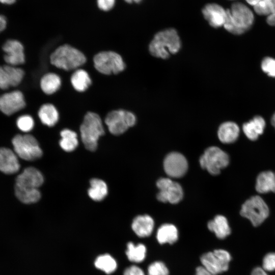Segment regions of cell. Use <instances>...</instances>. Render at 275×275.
<instances>
[{"label":"cell","mask_w":275,"mask_h":275,"mask_svg":"<svg viewBox=\"0 0 275 275\" xmlns=\"http://www.w3.org/2000/svg\"><path fill=\"white\" fill-rule=\"evenodd\" d=\"M261 69L269 76L275 77V59L266 57L262 61Z\"/></svg>","instance_id":"8d00e7d4"},{"label":"cell","mask_w":275,"mask_h":275,"mask_svg":"<svg viewBox=\"0 0 275 275\" xmlns=\"http://www.w3.org/2000/svg\"><path fill=\"white\" fill-rule=\"evenodd\" d=\"M50 59L53 65L65 70L76 69L86 61V57L81 51L67 44L58 47Z\"/></svg>","instance_id":"277c9868"},{"label":"cell","mask_w":275,"mask_h":275,"mask_svg":"<svg viewBox=\"0 0 275 275\" xmlns=\"http://www.w3.org/2000/svg\"><path fill=\"white\" fill-rule=\"evenodd\" d=\"M5 54L4 59L8 65L16 66L25 62L24 49L22 44L16 40H8L3 45Z\"/></svg>","instance_id":"4fadbf2b"},{"label":"cell","mask_w":275,"mask_h":275,"mask_svg":"<svg viewBox=\"0 0 275 275\" xmlns=\"http://www.w3.org/2000/svg\"><path fill=\"white\" fill-rule=\"evenodd\" d=\"M71 82L72 86L78 92L86 91L91 85V79L84 70H76L72 75Z\"/></svg>","instance_id":"f1b7e54d"},{"label":"cell","mask_w":275,"mask_h":275,"mask_svg":"<svg viewBox=\"0 0 275 275\" xmlns=\"http://www.w3.org/2000/svg\"><path fill=\"white\" fill-rule=\"evenodd\" d=\"M254 9L258 15L268 16L275 11V0H261Z\"/></svg>","instance_id":"d6a6232c"},{"label":"cell","mask_w":275,"mask_h":275,"mask_svg":"<svg viewBox=\"0 0 275 275\" xmlns=\"http://www.w3.org/2000/svg\"><path fill=\"white\" fill-rule=\"evenodd\" d=\"M261 267L267 272L275 271V252H269L264 255Z\"/></svg>","instance_id":"d590c367"},{"label":"cell","mask_w":275,"mask_h":275,"mask_svg":"<svg viewBox=\"0 0 275 275\" xmlns=\"http://www.w3.org/2000/svg\"><path fill=\"white\" fill-rule=\"evenodd\" d=\"M95 69L102 74H117L125 68V64L121 56L114 51H102L94 58Z\"/></svg>","instance_id":"9c48e42d"},{"label":"cell","mask_w":275,"mask_h":275,"mask_svg":"<svg viewBox=\"0 0 275 275\" xmlns=\"http://www.w3.org/2000/svg\"><path fill=\"white\" fill-rule=\"evenodd\" d=\"M156 238L160 244H173L178 238V231L177 228L171 224H164L158 228Z\"/></svg>","instance_id":"cb8c5ba5"},{"label":"cell","mask_w":275,"mask_h":275,"mask_svg":"<svg viewBox=\"0 0 275 275\" xmlns=\"http://www.w3.org/2000/svg\"><path fill=\"white\" fill-rule=\"evenodd\" d=\"M250 275H269L268 272L265 271L261 266H256L254 267Z\"/></svg>","instance_id":"ab89813d"},{"label":"cell","mask_w":275,"mask_h":275,"mask_svg":"<svg viewBox=\"0 0 275 275\" xmlns=\"http://www.w3.org/2000/svg\"><path fill=\"white\" fill-rule=\"evenodd\" d=\"M24 75V71L15 66L6 65L0 66V89H8L18 86Z\"/></svg>","instance_id":"5bb4252c"},{"label":"cell","mask_w":275,"mask_h":275,"mask_svg":"<svg viewBox=\"0 0 275 275\" xmlns=\"http://www.w3.org/2000/svg\"><path fill=\"white\" fill-rule=\"evenodd\" d=\"M147 249L145 245L142 243L135 245L133 242H129L127 244L126 255L128 259L133 262L140 263L145 259Z\"/></svg>","instance_id":"f546056e"},{"label":"cell","mask_w":275,"mask_h":275,"mask_svg":"<svg viewBox=\"0 0 275 275\" xmlns=\"http://www.w3.org/2000/svg\"><path fill=\"white\" fill-rule=\"evenodd\" d=\"M19 168L16 154L9 148H0V171L5 174H12L18 172Z\"/></svg>","instance_id":"e0dca14e"},{"label":"cell","mask_w":275,"mask_h":275,"mask_svg":"<svg viewBox=\"0 0 275 275\" xmlns=\"http://www.w3.org/2000/svg\"><path fill=\"white\" fill-rule=\"evenodd\" d=\"M80 132L81 141L85 148L91 151H95L100 136L104 134L99 116L95 113L88 112L80 126Z\"/></svg>","instance_id":"3957f363"},{"label":"cell","mask_w":275,"mask_h":275,"mask_svg":"<svg viewBox=\"0 0 275 275\" xmlns=\"http://www.w3.org/2000/svg\"><path fill=\"white\" fill-rule=\"evenodd\" d=\"M16 0H0V3L4 4L11 5L14 4Z\"/></svg>","instance_id":"7bdbcfd3"},{"label":"cell","mask_w":275,"mask_h":275,"mask_svg":"<svg viewBox=\"0 0 275 275\" xmlns=\"http://www.w3.org/2000/svg\"><path fill=\"white\" fill-rule=\"evenodd\" d=\"M15 193L17 198L24 204H32L38 202L41 194L38 188H32L15 185Z\"/></svg>","instance_id":"484cf974"},{"label":"cell","mask_w":275,"mask_h":275,"mask_svg":"<svg viewBox=\"0 0 275 275\" xmlns=\"http://www.w3.org/2000/svg\"><path fill=\"white\" fill-rule=\"evenodd\" d=\"M123 275H145L144 271L139 266L131 265L126 268Z\"/></svg>","instance_id":"f35d334b"},{"label":"cell","mask_w":275,"mask_h":275,"mask_svg":"<svg viewBox=\"0 0 275 275\" xmlns=\"http://www.w3.org/2000/svg\"><path fill=\"white\" fill-rule=\"evenodd\" d=\"M227 18L224 28L234 35H241L252 26L254 16L252 11L244 4L233 3L230 9L227 10Z\"/></svg>","instance_id":"7a4b0ae2"},{"label":"cell","mask_w":275,"mask_h":275,"mask_svg":"<svg viewBox=\"0 0 275 275\" xmlns=\"http://www.w3.org/2000/svg\"><path fill=\"white\" fill-rule=\"evenodd\" d=\"M136 122L135 116L132 113L123 109L109 112L105 119V123L109 132L114 135L124 133Z\"/></svg>","instance_id":"30bf717a"},{"label":"cell","mask_w":275,"mask_h":275,"mask_svg":"<svg viewBox=\"0 0 275 275\" xmlns=\"http://www.w3.org/2000/svg\"><path fill=\"white\" fill-rule=\"evenodd\" d=\"M271 123L275 128V113L272 115L271 118Z\"/></svg>","instance_id":"f6af8a7d"},{"label":"cell","mask_w":275,"mask_h":275,"mask_svg":"<svg viewBox=\"0 0 275 275\" xmlns=\"http://www.w3.org/2000/svg\"><path fill=\"white\" fill-rule=\"evenodd\" d=\"M169 271L161 261H155L150 264L147 269V275H169Z\"/></svg>","instance_id":"836d02e7"},{"label":"cell","mask_w":275,"mask_h":275,"mask_svg":"<svg viewBox=\"0 0 275 275\" xmlns=\"http://www.w3.org/2000/svg\"><path fill=\"white\" fill-rule=\"evenodd\" d=\"M201 167L210 174L217 175L221 170L226 168L230 162L228 154L216 146L206 149L199 160Z\"/></svg>","instance_id":"8992f818"},{"label":"cell","mask_w":275,"mask_h":275,"mask_svg":"<svg viewBox=\"0 0 275 275\" xmlns=\"http://www.w3.org/2000/svg\"><path fill=\"white\" fill-rule=\"evenodd\" d=\"M240 129L238 125L232 121L222 123L218 129L217 136L219 141L224 144H232L238 138Z\"/></svg>","instance_id":"ffe728a7"},{"label":"cell","mask_w":275,"mask_h":275,"mask_svg":"<svg viewBox=\"0 0 275 275\" xmlns=\"http://www.w3.org/2000/svg\"><path fill=\"white\" fill-rule=\"evenodd\" d=\"M181 41L177 31L169 28L157 32L149 44V51L155 58L167 59L179 52Z\"/></svg>","instance_id":"6da1fadb"},{"label":"cell","mask_w":275,"mask_h":275,"mask_svg":"<svg viewBox=\"0 0 275 275\" xmlns=\"http://www.w3.org/2000/svg\"><path fill=\"white\" fill-rule=\"evenodd\" d=\"M231 259L230 253L224 249H217L205 253L200 258L202 266L212 275H217L227 271Z\"/></svg>","instance_id":"ba28073f"},{"label":"cell","mask_w":275,"mask_h":275,"mask_svg":"<svg viewBox=\"0 0 275 275\" xmlns=\"http://www.w3.org/2000/svg\"><path fill=\"white\" fill-rule=\"evenodd\" d=\"M265 125L263 118L256 116L248 122L243 124L242 130L249 140L255 141L263 133Z\"/></svg>","instance_id":"44dd1931"},{"label":"cell","mask_w":275,"mask_h":275,"mask_svg":"<svg viewBox=\"0 0 275 275\" xmlns=\"http://www.w3.org/2000/svg\"><path fill=\"white\" fill-rule=\"evenodd\" d=\"M124 1L128 3H139L141 2H142V0H124Z\"/></svg>","instance_id":"ee69618b"},{"label":"cell","mask_w":275,"mask_h":275,"mask_svg":"<svg viewBox=\"0 0 275 275\" xmlns=\"http://www.w3.org/2000/svg\"><path fill=\"white\" fill-rule=\"evenodd\" d=\"M62 139L60 145L62 149L66 152H71L76 149L78 144L77 135L75 132L65 129L61 132Z\"/></svg>","instance_id":"4dcf8cb0"},{"label":"cell","mask_w":275,"mask_h":275,"mask_svg":"<svg viewBox=\"0 0 275 275\" xmlns=\"http://www.w3.org/2000/svg\"><path fill=\"white\" fill-rule=\"evenodd\" d=\"M61 84L60 77L53 73L45 74L40 81L41 88L46 94H52L55 93L60 88Z\"/></svg>","instance_id":"83f0119b"},{"label":"cell","mask_w":275,"mask_h":275,"mask_svg":"<svg viewBox=\"0 0 275 275\" xmlns=\"http://www.w3.org/2000/svg\"><path fill=\"white\" fill-rule=\"evenodd\" d=\"M18 128L23 132L30 131L34 126V121L29 115H23L19 117L16 121Z\"/></svg>","instance_id":"e575fe53"},{"label":"cell","mask_w":275,"mask_h":275,"mask_svg":"<svg viewBox=\"0 0 275 275\" xmlns=\"http://www.w3.org/2000/svg\"><path fill=\"white\" fill-rule=\"evenodd\" d=\"M95 266L106 274L114 272L117 267L116 260L109 254H105L98 256L94 262Z\"/></svg>","instance_id":"1f68e13d"},{"label":"cell","mask_w":275,"mask_h":275,"mask_svg":"<svg viewBox=\"0 0 275 275\" xmlns=\"http://www.w3.org/2000/svg\"><path fill=\"white\" fill-rule=\"evenodd\" d=\"M38 116L41 122L48 126H54L59 120V113L54 105L50 103L43 104L39 109Z\"/></svg>","instance_id":"d4e9b609"},{"label":"cell","mask_w":275,"mask_h":275,"mask_svg":"<svg viewBox=\"0 0 275 275\" xmlns=\"http://www.w3.org/2000/svg\"><path fill=\"white\" fill-rule=\"evenodd\" d=\"M25 104L23 95L18 90L5 93L0 96V111L8 116L21 110Z\"/></svg>","instance_id":"7c38bea8"},{"label":"cell","mask_w":275,"mask_h":275,"mask_svg":"<svg viewBox=\"0 0 275 275\" xmlns=\"http://www.w3.org/2000/svg\"><path fill=\"white\" fill-rule=\"evenodd\" d=\"M41 173L37 169L29 167L25 169L16 179L15 185L32 188H38L43 183Z\"/></svg>","instance_id":"2e32d148"},{"label":"cell","mask_w":275,"mask_h":275,"mask_svg":"<svg viewBox=\"0 0 275 275\" xmlns=\"http://www.w3.org/2000/svg\"><path fill=\"white\" fill-rule=\"evenodd\" d=\"M208 229L213 232L217 238L223 239L230 235L231 230L227 218L217 215L207 224Z\"/></svg>","instance_id":"603a6c76"},{"label":"cell","mask_w":275,"mask_h":275,"mask_svg":"<svg viewBox=\"0 0 275 275\" xmlns=\"http://www.w3.org/2000/svg\"><path fill=\"white\" fill-rule=\"evenodd\" d=\"M12 142L15 153L24 160H35L42 155L37 140L31 134H17L13 138Z\"/></svg>","instance_id":"52a82bcc"},{"label":"cell","mask_w":275,"mask_h":275,"mask_svg":"<svg viewBox=\"0 0 275 275\" xmlns=\"http://www.w3.org/2000/svg\"><path fill=\"white\" fill-rule=\"evenodd\" d=\"M183 196V192L180 184L173 181L166 189L159 190L157 199L161 202L177 204L182 200Z\"/></svg>","instance_id":"ac0fdd59"},{"label":"cell","mask_w":275,"mask_h":275,"mask_svg":"<svg viewBox=\"0 0 275 275\" xmlns=\"http://www.w3.org/2000/svg\"><path fill=\"white\" fill-rule=\"evenodd\" d=\"M163 168L169 177L180 178L186 173L188 169V163L186 158L182 154L171 152L164 158Z\"/></svg>","instance_id":"8fae6325"},{"label":"cell","mask_w":275,"mask_h":275,"mask_svg":"<svg viewBox=\"0 0 275 275\" xmlns=\"http://www.w3.org/2000/svg\"><path fill=\"white\" fill-rule=\"evenodd\" d=\"M7 21L6 18L2 15H0V33L3 31L6 27Z\"/></svg>","instance_id":"b9f144b4"},{"label":"cell","mask_w":275,"mask_h":275,"mask_svg":"<svg viewBox=\"0 0 275 275\" xmlns=\"http://www.w3.org/2000/svg\"><path fill=\"white\" fill-rule=\"evenodd\" d=\"M90 185L88 195L93 200L100 201L107 195V186L103 180L97 178L92 179L90 181Z\"/></svg>","instance_id":"4316f807"},{"label":"cell","mask_w":275,"mask_h":275,"mask_svg":"<svg viewBox=\"0 0 275 275\" xmlns=\"http://www.w3.org/2000/svg\"><path fill=\"white\" fill-rule=\"evenodd\" d=\"M154 222L148 215H139L135 217L131 225L132 230L140 237L150 236L153 230Z\"/></svg>","instance_id":"7402d4cb"},{"label":"cell","mask_w":275,"mask_h":275,"mask_svg":"<svg viewBox=\"0 0 275 275\" xmlns=\"http://www.w3.org/2000/svg\"><path fill=\"white\" fill-rule=\"evenodd\" d=\"M205 19L213 28H218L224 25L227 18V10L221 6L215 4H208L202 9Z\"/></svg>","instance_id":"9a60e30c"},{"label":"cell","mask_w":275,"mask_h":275,"mask_svg":"<svg viewBox=\"0 0 275 275\" xmlns=\"http://www.w3.org/2000/svg\"><path fill=\"white\" fill-rule=\"evenodd\" d=\"M255 189L260 194L275 193V173L267 170L259 173L256 179Z\"/></svg>","instance_id":"d6986e66"},{"label":"cell","mask_w":275,"mask_h":275,"mask_svg":"<svg viewBox=\"0 0 275 275\" xmlns=\"http://www.w3.org/2000/svg\"><path fill=\"white\" fill-rule=\"evenodd\" d=\"M116 0H97L98 7L104 11L111 10L115 6Z\"/></svg>","instance_id":"74e56055"},{"label":"cell","mask_w":275,"mask_h":275,"mask_svg":"<svg viewBox=\"0 0 275 275\" xmlns=\"http://www.w3.org/2000/svg\"><path fill=\"white\" fill-rule=\"evenodd\" d=\"M269 208L259 195L251 197L241 205L240 215L248 219L254 227L260 226L269 215Z\"/></svg>","instance_id":"5b68a950"},{"label":"cell","mask_w":275,"mask_h":275,"mask_svg":"<svg viewBox=\"0 0 275 275\" xmlns=\"http://www.w3.org/2000/svg\"><path fill=\"white\" fill-rule=\"evenodd\" d=\"M195 275H212L207 271L203 266H199L196 268Z\"/></svg>","instance_id":"60d3db41"}]
</instances>
